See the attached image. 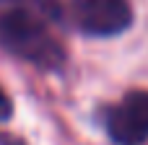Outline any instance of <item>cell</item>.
I'll return each mask as SVG.
<instances>
[{
  "mask_svg": "<svg viewBox=\"0 0 148 145\" xmlns=\"http://www.w3.org/2000/svg\"><path fill=\"white\" fill-rule=\"evenodd\" d=\"M13 8L31 10V13L47 18L49 23H52V21H60V16H62L60 0H0V13H3V10H13Z\"/></svg>",
  "mask_w": 148,
  "mask_h": 145,
  "instance_id": "obj_4",
  "label": "cell"
},
{
  "mask_svg": "<svg viewBox=\"0 0 148 145\" xmlns=\"http://www.w3.org/2000/svg\"><path fill=\"white\" fill-rule=\"evenodd\" d=\"M107 132L117 145L148 140V91H133L107 112Z\"/></svg>",
  "mask_w": 148,
  "mask_h": 145,
  "instance_id": "obj_3",
  "label": "cell"
},
{
  "mask_svg": "<svg viewBox=\"0 0 148 145\" xmlns=\"http://www.w3.org/2000/svg\"><path fill=\"white\" fill-rule=\"evenodd\" d=\"M70 10L75 26L88 36H117L133 23L127 0H70Z\"/></svg>",
  "mask_w": 148,
  "mask_h": 145,
  "instance_id": "obj_2",
  "label": "cell"
},
{
  "mask_svg": "<svg viewBox=\"0 0 148 145\" xmlns=\"http://www.w3.org/2000/svg\"><path fill=\"white\" fill-rule=\"evenodd\" d=\"M47 23H49L47 18L23 8L3 10L0 13V47L10 52L13 57L31 62L36 67H47V70L60 67L65 60V49L49 34Z\"/></svg>",
  "mask_w": 148,
  "mask_h": 145,
  "instance_id": "obj_1",
  "label": "cell"
},
{
  "mask_svg": "<svg viewBox=\"0 0 148 145\" xmlns=\"http://www.w3.org/2000/svg\"><path fill=\"white\" fill-rule=\"evenodd\" d=\"M13 114V104H10V99H8V93L0 88V122H5L8 117Z\"/></svg>",
  "mask_w": 148,
  "mask_h": 145,
  "instance_id": "obj_5",
  "label": "cell"
}]
</instances>
